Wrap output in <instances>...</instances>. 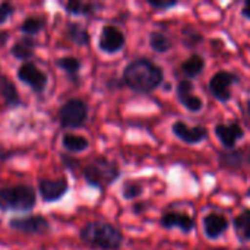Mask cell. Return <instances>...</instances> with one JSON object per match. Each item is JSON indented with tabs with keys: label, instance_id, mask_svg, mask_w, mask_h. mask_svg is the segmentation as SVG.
<instances>
[{
	"label": "cell",
	"instance_id": "1",
	"mask_svg": "<svg viewBox=\"0 0 250 250\" xmlns=\"http://www.w3.org/2000/svg\"><path fill=\"white\" fill-rule=\"evenodd\" d=\"M164 79L163 69L149 59H136L123 70V83L136 92H151L161 85Z\"/></svg>",
	"mask_w": 250,
	"mask_h": 250
},
{
	"label": "cell",
	"instance_id": "2",
	"mask_svg": "<svg viewBox=\"0 0 250 250\" xmlns=\"http://www.w3.org/2000/svg\"><path fill=\"white\" fill-rule=\"evenodd\" d=\"M79 239L89 248L101 250H119L123 245V233L110 223L91 221L81 231Z\"/></svg>",
	"mask_w": 250,
	"mask_h": 250
},
{
	"label": "cell",
	"instance_id": "3",
	"mask_svg": "<svg viewBox=\"0 0 250 250\" xmlns=\"http://www.w3.org/2000/svg\"><path fill=\"white\" fill-rule=\"evenodd\" d=\"M37 205V193L32 186L15 185L0 188L1 212H29Z\"/></svg>",
	"mask_w": 250,
	"mask_h": 250
},
{
	"label": "cell",
	"instance_id": "4",
	"mask_svg": "<svg viewBox=\"0 0 250 250\" xmlns=\"http://www.w3.org/2000/svg\"><path fill=\"white\" fill-rule=\"evenodd\" d=\"M120 177V168L119 166L105 158V157H97L94 158L86 167L83 168V179L85 182L95 189L105 190L108 186H111L114 182H117Z\"/></svg>",
	"mask_w": 250,
	"mask_h": 250
},
{
	"label": "cell",
	"instance_id": "5",
	"mask_svg": "<svg viewBox=\"0 0 250 250\" xmlns=\"http://www.w3.org/2000/svg\"><path fill=\"white\" fill-rule=\"evenodd\" d=\"M89 116L88 104L81 98H70L57 111V120L63 129H79L85 126Z\"/></svg>",
	"mask_w": 250,
	"mask_h": 250
},
{
	"label": "cell",
	"instance_id": "6",
	"mask_svg": "<svg viewBox=\"0 0 250 250\" xmlns=\"http://www.w3.org/2000/svg\"><path fill=\"white\" fill-rule=\"evenodd\" d=\"M9 229L26 236H45L51 231L50 221L44 215H26L15 217L7 223Z\"/></svg>",
	"mask_w": 250,
	"mask_h": 250
},
{
	"label": "cell",
	"instance_id": "7",
	"mask_svg": "<svg viewBox=\"0 0 250 250\" xmlns=\"http://www.w3.org/2000/svg\"><path fill=\"white\" fill-rule=\"evenodd\" d=\"M18 79L31 88L35 94H42L48 85V76L44 70H41L35 63L25 62L16 70Z\"/></svg>",
	"mask_w": 250,
	"mask_h": 250
},
{
	"label": "cell",
	"instance_id": "8",
	"mask_svg": "<svg viewBox=\"0 0 250 250\" xmlns=\"http://www.w3.org/2000/svg\"><path fill=\"white\" fill-rule=\"evenodd\" d=\"M239 81L236 73L220 70L209 79V91L220 103H227L231 98V86Z\"/></svg>",
	"mask_w": 250,
	"mask_h": 250
},
{
	"label": "cell",
	"instance_id": "9",
	"mask_svg": "<svg viewBox=\"0 0 250 250\" xmlns=\"http://www.w3.org/2000/svg\"><path fill=\"white\" fill-rule=\"evenodd\" d=\"M69 192V183L66 177L59 179H40L38 180V193L44 204L59 202Z\"/></svg>",
	"mask_w": 250,
	"mask_h": 250
},
{
	"label": "cell",
	"instance_id": "10",
	"mask_svg": "<svg viewBox=\"0 0 250 250\" xmlns=\"http://www.w3.org/2000/svg\"><path fill=\"white\" fill-rule=\"evenodd\" d=\"M126 44L125 34L114 25H105L98 37V48L107 54H116Z\"/></svg>",
	"mask_w": 250,
	"mask_h": 250
},
{
	"label": "cell",
	"instance_id": "11",
	"mask_svg": "<svg viewBox=\"0 0 250 250\" xmlns=\"http://www.w3.org/2000/svg\"><path fill=\"white\" fill-rule=\"evenodd\" d=\"M173 133L185 144L196 145L208 138V129L205 126H188L185 122H174L171 126Z\"/></svg>",
	"mask_w": 250,
	"mask_h": 250
},
{
	"label": "cell",
	"instance_id": "12",
	"mask_svg": "<svg viewBox=\"0 0 250 250\" xmlns=\"http://www.w3.org/2000/svg\"><path fill=\"white\" fill-rule=\"evenodd\" d=\"M177 98L180 104L192 113H198L204 108L202 100L193 94V83L190 81H180L177 85Z\"/></svg>",
	"mask_w": 250,
	"mask_h": 250
},
{
	"label": "cell",
	"instance_id": "13",
	"mask_svg": "<svg viewBox=\"0 0 250 250\" xmlns=\"http://www.w3.org/2000/svg\"><path fill=\"white\" fill-rule=\"evenodd\" d=\"M202 227H204V234L207 239L215 240L220 236H223L227 229H229V220L218 212H211L208 215L204 217L202 221Z\"/></svg>",
	"mask_w": 250,
	"mask_h": 250
},
{
	"label": "cell",
	"instance_id": "14",
	"mask_svg": "<svg viewBox=\"0 0 250 250\" xmlns=\"http://www.w3.org/2000/svg\"><path fill=\"white\" fill-rule=\"evenodd\" d=\"M215 135L221 141V144L227 148L231 149L236 146V144L245 136V130L239 123H229V125H217L215 126Z\"/></svg>",
	"mask_w": 250,
	"mask_h": 250
},
{
	"label": "cell",
	"instance_id": "15",
	"mask_svg": "<svg viewBox=\"0 0 250 250\" xmlns=\"http://www.w3.org/2000/svg\"><path fill=\"white\" fill-rule=\"evenodd\" d=\"M161 226L164 229H180L183 233H190L195 230V220L183 212H166L161 220Z\"/></svg>",
	"mask_w": 250,
	"mask_h": 250
},
{
	"label": "cell",
	"instance_id": "16",
	"mask_svg": "<svg viewBox=\"0 0 250 250\" xmlns=\"http://www.w3.org/2000/svg\"><path fill=\"white\" fill-rule=\"evenodd\" d=\"M0 95L4 101V105L9 108H16L22 105V100L15 82L4 75H0Z\"/></svg>",
	"mask_w": 250,
	"mask_h": 250
},
{
	"label": "cell",
	"instance_id": "17",
	"mask_svg": "<svg viewBox=\"0 0 250 250\" xmlns=\"http://www.w3.org/2000/svg\"><path fill=\"white\" fill-rule=\"evenodd\" d=\"M38 42L32 38V37H23L21 40H18L12 48H10V54L18 59V60H22L23 63L25 62H29V59L34 56L35 53V48H37Z\"/></svg>",
	"mask_w": 250,
	"mask_h": 250
},
{
	"label": "cell",
	"instance_id": "18",
	"mask_svg": "<svg viewBox=\"0 0 250 250\" xmlns=\"http://www.w3.org/2000/svg\"><path fill=\"white\" fill-rule=\"evenodd\" d=\"M64 10L69 15H75V16H92L94 13H97L98 9H101L103 6L98 3H91V1H79V0H70L67 3L63 4Z\"/></svg>",
	"mask_w": 250,
	"mask_h": 250
},
{
	"label": "cell",
	"instance_id": "19",
	"mask_svg": "<svg viewBox=\"0 0 250 250\" xmlns=\"http://www.w3.org/2000/svg\"><path fill=\"white\" fill-rule=\"evenodd\" d=\"M66 37L75 42L76 45H88L89 41H91V37H89V32L86 29L85 25L79 23V22H67L66 25Z\"/></svg>",
	"mask_w": 250,
	"mask_h": 250
},
{
	"label": "cell",
	"instance_id": "20",
	"mask_svg": "<svg viewBox=\"0 0 250 250\" xmlns=\"http://www.w3.org/2000/svg\"><path fill=\"white\" fill-rule=\"evenodd\" d=\"M62 146L70 152V154H76V152H83L89 148V141L82 136V135H76V133H64L62 136Z\"/></svg>",
	"mask_w": 250,
	"mask_h": 250
},
{
	"label": "cell",
	"instance_id": "21",
	"mask_svg": "<svg viewBox=\"0 0 250 250\" xmlns=\"http://www.w3.org/2000/svg\"><path fill=\"white\" fill-rule=\"evenodd\" d=\"M56 66L59 69H62L73 82H76L79 79V72H81V67H82V62L78 57L63 56V57L56 60Z\"/></svg>",
	"mask_w": 250,
	"mask_h": 250
},
{
	"label": "cell",
	"instance_id": "22",
	"mask_svg": "<svg viewBox=\"0 0 250 250\" xmlns=\"http://www.w3.org/2000/svg\"><path fill=\"white\" fill-rule=\"evenodd\" d=\"M204 69H205V60L199 54H192L188 60H185L180 64L182 73L186 75L188 78H196V76H199Z\"/></svg>",
	"mask_w": 250,
	"mask_h": 250
},
{
	"label": "cell",
	"instance_id": "23",
	"mask_svg": "<svg viewBox=\"0 0 250 250\" xmlns=\"http://www.w3.org/2000/svg\"><path fill=\"white\" fill-rule=\"evenodd\" d=\"M234 230L240 242H250V209H245L234 218Z\"/></svg>",
	"mask_w": 250,
	"mask_h": 250
},
{
	"label": "cell",
	"instance_id": "24",
	"mask_svg": "<svg viewBox=\"0 0 250 250\" xmlns=\"http://www.w3.org/2000/svg\"><path fill=\"white\" fill-rule=\"evenodd\" d=\"M45 28V19L42 16H28L22 21L19 29L25 37H32L40 34Z\"/></svg>",
	"mask_w": 250,
	"mask_h": 250
},
{
	"label": "cell",
	"instance_id": "25",
	"mask_svg": "<svg viewBox=\"0 0 250 250\" xmlns=\"http://www.w3.org/2000/svg\"><path fill=\"white\" fill-rule=\"evenodd\" d=\"M149 45L157 53H167L171 48V41L163 32L155 31L149 34Z\"/></svg>",
	"mask_w": 250,
	"mask_h": 250
},
{
	"label": "cell",
	"instance_id": "26",
	"mask_svg": "<svg viewBox=\"0 0 250 250\" xmlns=\"http://www.w3.org/2000/svg\"><path fill=\"white\" fill-rule=\"evenodd\" d=\"M220 160H221L223 166H229V167H239V166H243L245 163L248 164V157H246L245 151L223 152L220 155Z\"/></svg>",
	"mask_w": 250,
	"mask_h": 250
},
{
	"label": "cell",
	"instance_id": "27",
	"mask_svg": "<svg viewBox=\"0 0 250 250\" xmlns=\"http://www.w3.org/2000/svg\"><path fill=\"white\" fill-rule=\"evenodd\" d=\"M144 193V186L138 182H126L122 188V196L126 201H133Z\"/></svg>",
	"mask_w": 250,
	"mask_h": 250
},
{
	"label": "cell",
	"instance_id": "28",
	"mask_svg": "<svg viewBox=\"0 0 250 250\" xmlns=\"http://www.w3.org/2000/svg\"><path fill=\"white\" fill-rule=\"evenodd\" d=\"M15 13V6L9 1H3L0 3V25H3L4 22H7Z\"/></svg>",
	"mask_w": 250,
	"mask_h": 250
},
{
	"label": "cell",
	"instance_id": "29",
	"mask_svg": "<svg viewBox=\"0 0 250 250\" xmlns=\"http://www.w3.org/2000/svg\"><path fill=\"white\" fill-rule=\"evenodd\" d=\"M148 4L157 10H166V9L176 7L179 1L177 0H148Z\"/></svg>",
	"mask_w": 250,
	"mask_h": 250
},
{
	"label": "cell",
	"instance_id": "30",
	"mask_svg": "<svg viewBox=\"0 0 250 250\" xmlns=\"http://www.w3.org/2000/svg\"><path fill=\"white\" fill-rule=\"evenodd\" d=\"M62 161H63L64 167H66V168H70V170L75 168V167L79 164L78 160H73V158H70L69 155H63V154H62Z\"/></svg>",
	"mask_w": 250,
	"mask_h": 250
},
{
	"label": "cell",
	"instance_id": "31",
	"mask_svg": "<svg viewBox=\"0 0 250 250\" xmlns=\"http://www.w3.org/2000/svg\"><path fill=\"white\" fill-rule=\"evenodd\" d=\"M15 154H18V152H13V151H10V149H6V148L0 146V163L7 161V160H9V158H12Z\"/></svg>",
	"mask_w": 250,
	"mask_h": 250
},
{
	"label": "cell",
	"instance_id": "32",
	"mask_svg": "<svg viewBox=\"0 0 250 250\" xmlns=\"http://www.w3.org/2000/svg\"><path fill=\"white\" fill-rule=\"evenodd\" d=\"M145 209H146V205L144 202H138V204L133 205V212L135 214H142Z\"/></svg>",
	"mask_w": 250,
	"mask_h": 250
},
{
	"label": "cell",
	"instance_id": "33",
	"mask_svg": "<svg viewBox=\"0 0 250 250\" xmlns=\"http://www.w3.org/2000/svg\"><path fill=\"white\" fill-rule=\"evenodd\" d=\"M242 15H243L245 18L250 19V0H248V1L245 3V6H243V9H242Z\"/></svg>",
	"mask_w": 250,
	"mask_h": 250
},
{
	"label": "cell",
	"instance_id": "34",
	"mask_svg": "<svg viewBox=\"0 0 250 250\" xmlns=\"http://www.w3.org/2000/svg\"><path fill=\"white\" fill-rule=\"evenodd\" d=\"M7 32H0V44H4L6 42V40H7Z\"/></svg>",
	"mask_w": 250,
	"mask_h": 250
},
{
	"label": "cell",
	"instance_id": "35",
	"mask_svg": "<svg viewBox=\"0 0 250 250\" xmlns=\"http://www.w3.org/2000/svg\"><path fill=\"white\" fill-rule=\"evenodd\" d=\"M246 113H248V117L250 119V100L248 101V104H246Z\"/></svg>",
	"mask_w": 250,
	"mask_h": 250
},
{
	"label": "cell",
	"instance_id": "36",
	"mask_svg": "<svg viewBox=\"0 0 250 250\" xmlns=\"http://www.w3.org/2000/svg\"><path fill=\"white\" fill-rule=\"evenodd\" d=\"M246 157H248V164H250V148L246 151Z\"/></svg>",
	"mask_w": 250,
	"mask_h": 250
},
{
	"label": "cell",
	"instance_id": "37",
	"mask_svg": "<svg viewBox=\"0 0 250 250\" xmlns=\"http://www.w3.org/2000/svg\"><path fill=\"white\" fill-rule=\"evenodd\" d=\"M248 196H249V198H250V189H249V192H248Z\"/></svg>",
	"mask_w": 250,
	"mask_h": 250
},
{
	"label": "cell",
	"instance_id": "38",
	"mask_svg": "<svg viewBox=\"0 0 250 250\" xmlns=\"http://www.w3.org/2000/svg\"><path fill=\"white\" fill-rule=\"evenodd\" d=\"M237 250H249V249H237Z\"/></svg>",
	"mask_w": 250,
	"mask_h": 250
},
{
	"label": "cell",
	"instance_id": "39",
	"mask_svg": "<svg viewBox=\"0 0 250 250\" xmlns=\"http://www.w3.org/2000/svg\"><path fill=\"white\" fill-rule=\"evenodd\" d=\"M0 69H1V67H0Z\"/></svg>",
	"mask_w": 250,
	"mask_h": 250
}]
</instances>
